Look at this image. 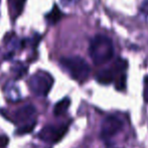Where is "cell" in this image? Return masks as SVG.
Masks as SVG:
<instances>
[{
	"label": "cell",
	"mask_w": 148,
	"mask_h": 148,
	"mask_svg": "<svg viewBox=\"0 0 148 148\" xmlns=\"http://www.w3.org/2000/svg\"><path fill=\"white\" fill-rule=\"evenodd\" d=\"M114 81H115V86L117 90L123 91L125 89V87H126V75L124 73H121L120 75H118Z\"/></svg>",
	"instance_id": "12"
},
{
	"label": "cell",
	"mask_w": 148,
	"mask_h": 148,
	"mask_svg": "<svg viewBox=\"0 0 148 148\" xmlns=\"http://www.w3.org/2000/svg\"><path fill=\"white\" fill-rule=\"evenodd\" d=\"M68 128V124H62L60 126L47 125L38 133V137L45 142L57 143L66 135Z\"/></svg>",
	"instance_id": "6"
},
{
	"label": "cell",
	"mask_w": 148,
	"mask_h": 148,
	"mask_svg": "<svg viewBox=\"0 0 148 148\" xmlns=\"http://www.w3.org/2000/svg\"><path fill=\"white\" fill-rule=\"evenodd\" d=\"M127 69V62L123 59H118L113 64L112 68L104 69L100 71L96 76V80L98 83L102 85H109L114 82L116 77L120 75L121 73H124Z\"/></svg>",
	"instance_id": "4"
},
{
	"label": "cell",
	"mask_w": 148,
	"mask_h": 148,
	"mask_svg": "<svg viewBox=\"0 0 148 148\" xmlns=\"http://www.w3.org/2000/svg\"><path fill=\"white\" fill-rule=\"evenodd\" d=\"M62 4L64 6H66V7H71V6L76 5L79 2V0H60Z\"/></svg>",
	"instance_id": "15"
},
{
	"label": "cell",
	"mask_w": 148,
	"mask_h": 148,
	"mask_svg": "<svg viewBox=\"0 0 148 148\" xmlns=\"http://www.w3.org/2000/svg\"><path fill=\"white\" fill-rule=\"evenodd\" d=\"M144 86H143V99L145 103H148V76L144 78Z\"/></svg>",
	"instance_id": "14"
},
{
	"label": "cell",
	"mask_w": 148,
	"mask_h": 148,
	"mask_svg": "<svg viewBox=\"0 0 148 148\" xmlns=\"http://www.w3.org/2000/svg\"><path fill=\"white\" fill-rule=\"evenodd\" d=\"M140 13L142 15L143 19L148 22V0H144L140 6Z\"/></svg>",
	"instance_id": "13"
},
{
	"label": "cell",
	"mask_w": 148,
	"mask_h": 148,
	"mask_svg": "<svg viewBox=\"0 0 148 148\" xmlns=\"http://www.w3.org/2000/svg\"><path fill=\"white\" fill-rule=\"evenodd\" d=\"M53 85V79L47 72H37L28 81L30 91L36 96L45 97L49 93Z\"/></svg>",
	"instance_id": "3"
},
{
	"label": "cell",
	"mask_w": 148,
	"mask_h": 148,
	"mask_svg": "<svg viewBox=\"0 0 148 148\" xmlns=\"http://www.w3.org/2000/svg\"><path fill=\"white\" fill-rule=\"evenodd\" d=\"M89 53L96 66L108 62L114 56L112 40L106 35L98 34L93 37L89 47Z\"/></svg>",
	"instance_id": "1"
},
{
	"label": "cell",
	"mask_w": 148,
	"mask_h": 148,
	"mask_svg": "<svg viewBox=\"0 0 148 148\" xmlns=\"http://www.w3.org/2000/svg\"><path fill=\"white\" fill-rule=\"evenodd\" d=\"M70 105H71L70 98H68V97L64 98V99H62L60 101H59L57 104H56L55 108H53V114H55L56 116L64 115V114L68 111Z\"/></svg>",
	"instance_id": "9"
},
{
	"label": "cell",
	"mask_w": 148,
	"mask_h": 148,
	"mask_svg": "<svg viewBox=\"0 0 148 148\" xmlns=\"http://www.w3.org/2000/svg\"><path fill=\"white\" fill-rule=\"evenodd\" d=\"M9 13L13 19L17 18L23 11L26 0H7Z\"/></svg>",
	"instance_id": "8"
},
{
	"label": "cell",
	"mask_w": 148,
	"mask_h": 148,
	"mask_svg": "<svg viewBox=\"0 0 148 148\" xmlns=\"http://www.w3.org/2000/svg\"><path fill=\"white\" fill-rule=\"evenodd\" d=\"M123 126H124V123L118 116H108L102 123L101 137L104 140H109L122 130Z\"/></svg>",
	"instance_id": "5"
},
{
	"label": "cell",
	"mask_w": 148,
	"mask_h": 148,
	"mask_svg": "<svg viewBox=\"0 0 148 148\" xmlns=\"http://www.w3.org/2000/svg\"><path fill=\"white\" fill-rule=\"evenodd\" d=\"M35 113H36V110H35L34 106L26 105L16 110V112L14 113V118L17 121V123H23L24 124V123L32 121L31 119L33 118Z\"/></svg>",
	"instance_id": "7"
},
{
	"label": "cell",
	"mask_w": 148,
	"mask_h": 148,
	"mask_svg": "<svg viewBox=\"0 0 148 148\" xmlns=\"http://www.w3.org/2000/svg\"><path fill=\"white\" fill-rule=\"evenodd\" d=\"M60 66L69 73L74 80L79 83H84L89 78L91 69L88 62L81 57H66L60 60Z\"/></svg>",
	"instance_id": "2"
},
{
	"label": "cell",
	"mask_w": 148,
	"mask_h": 148,
	"mask_svg": "<svg viewBox=\"0 0 148 148\" xmlns=\"http://www.w3.org/2000/svg\"><path fill=\"white\" fill-rule=\"evenodd\" d=\"M35 125H36V121L35 120L29 121V122H27V123H24L22 126H20L19 128L16 130V134H18V135L28 134V133H30L31 131L34 129Z\"/></svg>",
	"instance_id": "11"
},
{
	"label": "cell",
	"mask_w": 148,
	"mask_h": 148,
	"mask_svg": "<svg viewBox=\"0 0 148 148\" xmlns=\"http://www.w3.org/2000/svg\"><path fill=\"white\" fill-rule=\"evenodd\" d=\"M62 11L59 9V7L57 5H55L53 9L51 10V12L47 14L45 19H47V23H49L51 25H55V24H57L62 19Z\"/></svg>",
	"instance_id": "10"
}]
</instances>
